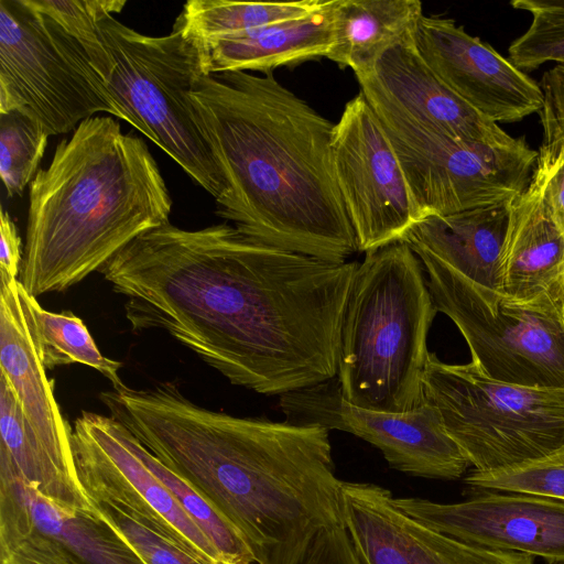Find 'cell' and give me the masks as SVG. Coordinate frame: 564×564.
Instances as JSON below:
<instances>
[{
    "mask_svg": "<svg viewBox=\"0 0 564 564\" xmlns=\"http://www.w3.org/2000/svg\"><path fill=\"white\" fill-rule=\"evenodd\" d=\"M413 42L435 75L487 119L514 122L541 111V86L453 19L423 14Z\"/></svg>",
    "mask_w": 564,
    "mask_h": 564,
    "instance_id": "obj_15",
    "label": "cell"
},
{
    "mask_svg": "<svg viewBox=\"0 0 564 564\" xmlns=\"http://www.w3.org/2000/svg\"><path fill=\"white\" fill-rule=\"evenodd\" d=\"M532 175L539 182L545 202L564 232V145L541 147Z\"/></svg>",
    "mask_w": 564,
    "mask_h": 564,
    "instance_id": "obj_34",
    "label": "cell"
},
{
    "mask_svg": "<svg viewBox=\"0 0 564 564\" xmlns=\"http://www.w3.org/2000/svg\"><path fill=\"white\" fill-rule=\"evenodd\" d=\"M356 78L367 100L422 126L469 142L509 144L516 140L435 75L419 54L413 33L387 48L371 73Z\"/></svg>",
    "mask_w": 564,
    "mask_h": 564,
    "instance_id": "obj_17",
    "label": "cell"
},
{
    "mask_svg": "<svg viewBox=\"0 0 564 564\" xmlns=\"http://www.w3.org/2000/svg\"><path fill=\"white\" fill-rule=\"evenodd\" d=\"M34 9L47 14L84 48L104 83L112 72L113 63L99 31V24L120 13L126 0H25Z\"/></svg>",
    "mask_w": 564,
    "mask_h": 564,
    "instance_id": "obj_28",
    "label": "cell"
},
{
    "mask_svg": "<svg viewBox=\"0 0 564 564\" xmlns=\"http://www.w3.org/2000/svg\"><path fill=\"white\" fill-rule=\"evenodd\" d=\"M29 303L37 350L46 369L78 362L96 369L113 388L124 386L119 377L122 364L100 352L82 318L70 311H46L32 295Z\"/></svg>",
    "mask_w": 564,
    "mask_h": 564,
    "instance_id": "obj_27",
    "label": "cell"
},
{
    "mask_svg": "<svg viewBox=\"0 0 564 564\" xmlns=\"http://www.w3.org/2000/svg\"><path fill=\"white\" fill-rule=\"evenodd\" d=\"M332 154L358 250L367 253L402 241L422 216L393 147L360 91L334 123Z\"/></svg>",
    "mask_w": 564,
    "mask_h": 564,
    "instance_id": "obj_11",
    "label": "cell"
},
{
    "mask_svg": "<svg viewBox=\"0 0 564 564\" xmlns=\"http://www.w3.org/2000/svg\"><path fill=\"white\" fill-rule=\"evenodd\" d=\"M394 505L423 525L463 542L564 563V501L498 490H474L457 502L416 497Z\"/></svg>",
    "mask_w": 564,
    "mask_h": 564,
    "instance_id": "obj_14",
    "label": "cell"
},
{
    "mask_svg": "<svg viewBox=\"0 0 564 564\" xmlns=\"http://www.w3.org/2000/svg\"><path fill=\"white\" fill-rule=\"evenodd\" d=\"M379 118L422 218L507 203L530 184L539 151L524 139L469 142L367 100Z\"/></svg>",
    "mask_w": 564,
    "mask_h": 564,
    "instance_id": "obj_9",
    "label": "cell"
},
{
    "mask_svg": "<svg viewBox=\"0 0 564 564\" xmlns=\"http://www.w3.org/2000/svg\"><path fill=\"white\" fill-rule=\"evenodd\" d=\"M328 0L239 2L191 0L176 19L184 31L198 41H207L253 31L308 15Z\"/></svg>",
    "mask_w": 564,
    "mask_h": 564,
    "instance_id": "obj_25",
    "label": "cell"
},
{
    "mask_svg": "<svg viewBox=\"0 0 564 564\" xmlns=\"http://www.w3.org/2000/svg\"><path fill=\"white\" fill-rule=\"evenodd\" d=\"M0 449L23 480L66 510L95 511L79 482L67 478L53 463L28 423L13 387L0 373Z\"/></svg>",
    "mask_w": 564,
    "mask_h": 564,
    "instance_id": "obj_24",
    "label": "cell"
},
{
    "mask_svg": "<svg viewBox=\"0 0 564 564\" xmlns=\"http://www.w3.org/2000/svg\"><path fill=\"white\" fill-rule=\"evenodd\" d=\"M422 15L419 0H334L326 58L356 77L367 75L387 48L413 33Z\"/></svg>",
    "mask_w": 564,
    "mask_h": 564,
    "instance_id": "obj_23",
    "label": "cell"
},
{
    "mask_svg": "<svg viewBox=\"0 0 564 564\" xmlns=\"http://www.w3.org/2000/svg\"><path fill=\"white\" fill-rule=\"evenodd\" d=\"M10 111L48 137L97 113L126 121L82 45L25 0H0V113Z\"/></svg>",
    "mask_w": 564,
    "mask_h": 564,
    "instance_id": "obj_8",
    "label": "cell"
},
{
    "mask_svg": "<svg viewBox=\"0 0 564 564\" xmlns=\"http://www.w3.org/2000/svg\"><path fill=\"white\" fill-rule=\"evenodd\" d=\"M414 252L437 312L456 325L480 371L512 384L564 388V322L480 289L427 252Z\"/></svg>",
    "mask_w": 564,
    "mask_h": 564,
    "instance_id": "obj_10",
    "label": "cell"
},
{
    "mask_svg": "<svg viewBox=\"0 0 564 564\" xmlns=\"http://www.w3.org/2000/svg\"><path fill=\"white\" fill-rule=\"evenodd\" d=\"M465 484L473 490L524 492L564 501V445L543 457L505 469L471 470Z\"/></svg>",
    "mask_w": 564,
    "mask_h": 564,
    "instance_id": "obj_31",
    "label": "cell"
},
{
    "mask_svg": "<svg viewBox=\"0 0 564 564\" xmlns=\"http://www.w3.org/2000/svg\"><path fill=\"white\" fill-rule=\"evenodd\" d=\"M90 502L144 564H214L147 528L117 507L101 500L90 499Z\"/></svg>",
    "mask_w": 564,
    "mask_h": 564,
    "instance_id": "obj_32",
    "label": "cell"
},
{
    "mask_svg": "<svg viewBox=\"0 0 564 564\" xmlns=\"http://www.w3.org/2000/svg\"><path fill=\"white\" fill-rule=\"evenodd\" d=\"M329 431L239 417L165 390L138 437L241 535L257 564H302L317 536L345 527Z\"/></svg>",
    "mask_w": 564,
    "mask_h": 564,
    "instance_id": "obj_2",
    "label": "cell"
},
{
    "mask_svg": "<svg viewBox=\"0 0 564 564\" xmlns=\"http://www.w3.org/2000/svg\"><path fill=\"white\" fill-rule=\"evenodd\" d=\"M1 564H70L44 543L23 538L0 542Z\"/></svg>",
    "mask_w": 564,
    "mask_h": 564,
    "instance_id": "obj_36",
    "label": "cell"
},
{
    "mask_svg": "<svg viewBox=\"0 0 564 564\" xmlns=\"http://www.w3.org/2000/svg\"><path fill=\"white\" fill-rule=\"evenodd\" d=\"M172 198L147 143L112 116L83 121L30 184L20 271L37 297L64 292L140 235L170 223Z\"/></svg>",
    "mask_w": 564,
    "mask_h": 564,
    "instance_id": "obj_4",
    "label": "cell"
},
{
    "mask_svg": "<svg viewBox=\"0 0 564 564\" xmlns=\"http://www.w3.org/2000/svg\"><path fill=\"white\" fill-rule=\"evenodd\" d=\"M23 261L21 238L8 212L0 217V275L18 279Z\"/></svg>",
    "mask_w": 564,
    "mask_h": 564,
    "instance_id": "obj_37",
    "label": "cell"
},
{
    "mask_svg": "<svg viewBox=\"0 0 564 564\" xmlns=\"http://www.w3.org/2000/svg\"><path fill=\"white\" fill-rule=\"evenodd\" d=\"M437 313L424 267L404 241L367 252L340 326L336 379L345 401L386 413L420 406Z\"/></svg>",
    "mask_w": 564,
    "mask_h": 564,
    "instance_id": "obj_5",
    "label": "cell"
},
{
    "mask_svg": "<svg viewBox=\"0 0 564 564\" xmlns=\"http://www.w3.org/2000/svg\"><path fill=\"white\" fill-rule=\"evenodd\" d=\"M514 9L530 12L531 24L508 48V59L521 70L546 62L564 66V0H514Z\"/></svg>",
    "mask_w": 564,
    "mask_h": 564,
    "instance_id": "obj_30",
    "label": "cell"
},
{
    "mask_svg": "<svg viewBox=\"0 0 564 564\" xmlns=\"http://www.w3.org/2000/svg\"><path fill=\"white\" fill-rule=\"evenodd\" d=\"M302 564H362L356 554L346 527L321 533Z\"/></svg>",
    "mask_w": 564,
    "mask_h": 564,
    "instance_id": "obj_35",
    "label": "cell"
},
{
    "mask_svg": "<svg viewBox=\"0 0 564 564\" xmlns=\"http://www.w3.org/2000/svg\"><path fill=\"white\" fill-rule=\"evenodd\" d=\"M279 405L285 421L354 434L377 447L390 467L411 476L453 480L470 467L425 400L406 413L360 409L345 401L335 377L280 395Z\"/></svg>",
    "mask_w": 564,
    "mask_h": 564,
    "instance_id": "obj_12",
    "label": "cell"
},
{
    "mask_svg": "<svg viewBox=\"0 0 564 564\" xmlns=\"http://www.w3.org/2000/svg\"><path fill=\"white\" fill-rule=\"evenodd\" d=\"M334 0L299 19L253 31L199 41L205 74L263 73L326 57L333 43Z\"/></svg>",
    "mask_w": 564,
    "mask_h": 564,
    "instance_id": "obj_22",
    "label": "cell"
},
{
    "mask_svg": "<svg viewBox=\"0 0 564 564\" xmlns=\"http://www.w3.org/2000/svg\"><path fill=\"white\" fill-rule=\"evenodd\" d=\"M345 527L362 564H534V557L469 544L432 530L379 485L343 481Z\"/></svg>",
    "mask_w": 564,
    "mask_h": 564,
    "instance_id": "obj_16",
    "label": "cell"
},
{
    "mask_svg": "<svg viewBox=\"0 0 564 564\" xmlns=\"http://www.w3.org/2000/svg\"><path fill=\"white\" fill-rule=\"evenodd\" d=\"M423 397L475 471L512 467L564 445V388L501 382L471 361L447 364L430 351Z\"/></svg>",
    "mask_w": 564,
    "mask_h": 564,
    "instance_id": "obj_7",
    "label": "cell"
},
{
    "mask_svg": "<svg viewBox=\"0 0 564 564\" xmlns=\"http://www.w3.org/2000/svg\"><path fill=\"white\" fill-rule=\"evenodd\" d=\"M48 134L33 120L10 111L0 113V176L7 195H22L39 172Z\"/></svg>",
    "mask_w": 564,
    "mask_h": 564,
    "instance_id": "obj_29",
    "label": "cell"
},
{
    "mask_svg": "<svg viewBox=\"0 0 564 564\" xmlns=\"http://www.w3.org/2000/svg\"><path fill=\"white\" fill-rule=\"evenodd\" d=\"M70 441L77 478L89 500L106 501L194 555L224 564L162 481L120 441L111 416L83 411Z\"/></svg>",
    "mask_w": 564,
    "mask_h": 564,
    "instance_id": "obj_13",
    "label": "cell"
},
{
    "mask_svg": "<svg viewBox=\"0 0 564 564\" xmlns=\"http://www.w3.org/2000/svg\"><path fill=\"white\" fill-rule=\"evenodd\" d=\"M111 424L120 441L162 481L186 514L206 534L224 564L254 563L241 535L208 501L152 455L120 422L111 417Z\"/></svg>",
    "mask_w": 564,
    "mask_h": 564,
    "instance_id": "obj_26",
    "label": "cell"
},
{
    "mask_svg": "<svg viewBox=\"0 0 564 564\" xmlns=\"http://www.w3.org/2000/svg\"><path fill=\"white\" fill-rule=\"evenodd\" d=\"M191 100L226 182L219 217L256 241L332 263L359 251L335 177L333 122L273 72L203 75Z\"/></svg>",
    "mask_w": 564,
    "mask_h": 564,
    "instance_id": "obj_3",
    "label": "cell"
},
{
    "mask_svg": "<svg viewBox=\"0 0 564 564\" xmlns=\"http://www.w3.org/2000/svg\"><path fill=\"white\" fill-rule=\"evenodd\" d=\"M547 564H564V563H561V562H553V563H547Z\"/></svg>",
    "mask_w": 564,
    "mask_h": 564,
    "instance_id": "obj_38",
    "label": "cell"
},
{
    "mask_svg": "<svg viewBox=\"0 0 564 564\" xmlns=\"http://www.w3.org/2000/svg\"><path fill=\"white\" fill-rule=\"evenodd\" d=\"M22 538L44 543L70 564H144L97 510H66L47 500L0 449V541Z\"/></svg>",
    "mask_w": 564,
    "mask_h": 564,
    "instance_id": "obj_18",
    "label": "cell"
},
{
    "mask_svg": "<svg viewBox=\"0 0 564 564\" xmlns=\"http://www.w3.org/2000/svg\"><path fill=\"white\" fill-rule=\"evenodd\" d=\"M358 264L278 249L228 224L167 223L100 273L126 296L132 330L162 329L232 384L282 395L336 377Z\"/></svg>",
    "mask_w": 564,
    "mask_h": 564,
    "instance_id": "obj_1",
    "label": "cell"
},
{
    "mask_svg": "<svg viewBox=\"0 0 564 564\" xmlns=\"http://www.w3.org/2000/svg\"><path fill=\"white\" fill-rule=\"evenodd\" d=\"M543 107L540 118L543 127L544 148L564 145V66L555 65L541 80Z\"/></svg>",
    "mask_w": 564,
    "mask_h": 564,
    "instance_id": "obj_33",
    "label": "cell"
},
{
    "mask_svg": "<svg viewBox=\"0 0 564 564\" xmlns=\"http://www.w3.org/2000/svg\"><path fill=\"white\" fill-rule=\"evenodd\" d=\"M29 296L18 279L0 275V373L13 387L28 423L50 458L67 478L79 482L72 427L63 417L37 350Z\"/></svg>",
    "mask_w": 564,
    "mask_h": 564,
    "instance_id": "obj_19",
    "label": "cell"
},
{
    "mask_svg": "<svg viewBox=\"0 0 564 564\" xmlns=\"http://www.w3.org/2000/svg\"><path fill=\"white\" fill-rule=\"evenodd\" d=\"M500 294L564 322V232L536 178L511 200L500 260Z\"/></svg>",
    "mask_w": 564,
    "mask_h": 564,
    "instance_id": "obj_20",
    "label": "cell"
},
{
    "mask_svg": "<svg viewBox=\"0 0 564 564\" xmlns=\"http://www.w3.org/2000/svg\"><path fill=\"white\" fill-rule=\"evenodd\" d=\"M511 200L449 215H430L402 241L424 251L476 284L500 293V260Z\"/></svg>",
    "mask_w": 564,
    "mask_h": 564,
    "instance_id": "obj_21",
    "label": "cell"
},
{
    "mask_svg": "<svg viewBox=\"0 0 564 564\" xmlns=\"http://www.w3.org/2000/svg\"><path fill=\"white\" fill-rule=\"evenodd\" d=\"M99 31L113 63L105 84L126 122L219 199L226 182L191 100L196 80L206 75L199 41L177 20L162 36L139 33L115 17L101 21Z\"/></svg>",
    "mask_w": 564,
    "mask_h": 564,
    "instance_id": "obj_6",
    "label": "cell"
}]
</instances>
